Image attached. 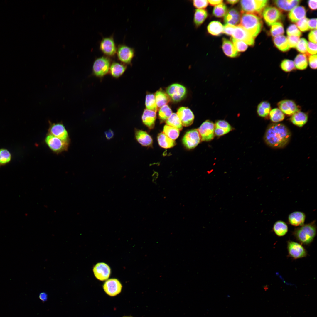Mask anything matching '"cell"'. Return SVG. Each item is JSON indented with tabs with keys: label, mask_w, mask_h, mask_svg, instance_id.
I'll return each instance as SVG.
<instances>
[{
	"label": "cell",
	"mask_w": 317,
	"mask_h": 317,
	"mask_svg": "<svg viewBox=\"0 0 317 317\" xmlns=\"http://www.w3.org/2000/svg\"><path fill=\"white\" fill-rule=\"evenodd\" d=\"M166 91L173 100L176 102L182 100L186 94L185 87L182 85L177 83L170 85L167 88Z\"/></svg>",
	"instance_id": "cell-12"
},
{
	"label": "cell",
	"mask_w": 317,
	"mask_h": 317,
	"mask_svg": "<svg viewBox=\"0 0 317 317\" xmlns=\"http://www.w3.org/2000/svg\"><path fill=\"white\" fill-rule=\"evenodd\" d=\"M316 233L315 221L296 228L293 234L300 242L305 245L310 244L313 240Z\"/></svg>",
	"instance_id": "cell-3"
},
{
	"label": "cell",
	"mask_w": 317,
	"mask_h": 317,
	"mask_svg": "<svg viewBox=\"0 0 317 317\" xmlns=\"http://www.w3.org/2000/svg\"><path fill=\"white\" fill-rule=\"evenodd\" d=\"M308 24L309 29H316L317 28V19L316 18L308 19Z\"/></svg>",
	"instance_id": "cell-57"
},
{
	"label": "cell",
	"mask_w": 317,
	"mask_h": 317,
	"mask_svg": "<svg viewBox=\"0 0 317 317\" xmlns=\"http://www.w3.org/2000/svg\"><path fill=\"white\" fill-rule=\"evenodd\" d=\"M269 114L271 120L274 122L281 121L284 119L285 117L284 114L278 108H275L271 110Z\"/></svg>",
	"instance_id": "cell-39"
},
{
	"label": "cell",
	"mask_w": 317,
	"mask_h": 317,
	"mask_svg": "<svg viewBox=\"0 0 317 317\" xmlns=\"http://www.w3.org/2000/svg\"><path fill=\"white\" fill-rule=\"evenodd\" d=\"M117 54L120 61L125 63H129L134 57V52L131 48L124 45H121L118 47Z\"/></svg>",
	"instance_id": "cell-17"
},
{
	"label": "cell",
	"mask_w": 317,
	"mask_h": 317,
	"mask_svg": "<svg viewBox=\"0 0 317 317\" xmlns=\"http://www.w3.org/2000/svg\"><path fill=\"white\" fill-rule=\"evenodd\" d=\"M273 230L276 235L279 236H282L287 233L288 231V227L284 222L278 220L274 224Z\"/></svg>",
	"instance_id": "cell-34"
},
{
	"label": "cell",
	"mask_w": 317,
	"mask_h": 317,
	"mask_svg": "<svg viewBox=\"0 0 317 317\" xmlns=\"http://www.w3.org/2000/svg\"><path fill=\"white\" fill-rule=\"evenodd\" d=\"M39 298L43 301H45L47 298V294L44 292L40 293L39 295Z\"/></svg>",
	"instance_id": "cell-61"
},
{
	"label": "cell",
	"mask_w": 317,
	"mask_h": 317,
	"mask_svg": "<svg viewBox=\"0 0 317 317\" xmlns=\"http://www.w3.org/2000/svg\"><path fill=\"white\" fill-rule=\"evenodd\" d=\"M305 219L306 215L303 212L295 211L289 215L288 221L292 225L300 227L304 224Z\"/></svg>",
	"instance_id": "cell-21"
},
{
	"label": "cell",
	"mask_w": 317,
	"mask_h": 317,
	"mask_svg": "<svg viewBox=\"0 0 317 317\" xmlns=\"http://www.w3.org/2000/svg\"><path fill=\"white\" fill-rule=\"evenodd\" d=\"M93 271L96 278L101 281L108 279L110 273L109 267L104 263L97 264L94 267Z\"/></svg>",
	"instance_id": "cell-19"
},
{
	"label": "cell",
	"mask_w": 317,
	"mask_h": 317,
	"mask_svg": "<svg viewBox=\"0 0 317 317\" xmlns=\"http://www.w3.org/2000/svg\"><path fill=\"white\" fill-rule=\"evenodd\" d=\"M172 114V110L167 105L161 107L158 112L159 117L163 121H166Z\"/></svg>",
	"instance_id": "cell-44"
},
{
	"label": "cell",
	"mask_w": 317,
	"mask_h": 317,
	"mask_svg": "<svg viewBox=\"0 0 317 317\" xmlns=\"http://www.w3.org/2000/svg\"><path fill=\"white\" fill-rule=\"evenodd\" d=\"M163 132L168 137L173 140L178 138L180 134L179 130L178 129L167 125L164 126Z\"/></svg>",
	"instance_id": "cell-41"
},
{
	"label": "cell",
	"mask_w": 317,
	"mask_h": 317,
	"mask_svg": "<svg viewBox=\"0 0 317 317\" xmlns=\"http://www.w3.org/2000/svg\"><path fill=\"white\" fill-rule=\"evenodd\" d=\"M308 61L309 66L312 69L317 68V55H313L309 56Z\"/></svg>",
	"instance_id": "cell-55"
},
{
	"label": "cell",
	"mask_w": 317,
	"mask_h": 317,
	"mask_svg": "<svg viewBox=\"0 0 317 317\" xmlns=\"http://www.w3.org/2000/svg\"><path fill=\"white\" fill-rule=\"evenodd\" d=\"M268 3L267 0H241L240 2L242 12L254 14L259 16Z\"/></svg>",
	"instance_id": "cell-4"
},
{
	"label": "cell",
	"mask_w": 317,
	"mask_h": 317,
	"mask_svg": "<svg viewBox=\"0 0 317 317\" xmlns=\"http://www.w3.org/2000/svg\"><path fill=\"white\" fill-rule=\"evenodd\" d=\"M308 42L304 38L299 39L296 48L299 52L301 53H306L309 56V54L307 52V46Z\"/></svg>",
	"instance_id": "cell-47"
},
{
	"label": "cell",
	"mask_w": 317,
	"mask_h": 317,
	"mask_svg": "<svg viewBox=\"0 0 317 317\" xmlns=\"http://www.w3.org/2000/svg\"><path fill=\"white\" fill-rule=\"evenodd\" d=\"M308 119V117L306 113L299 111L292 115L290 120L294 124L301 127L307 122Z\"/></svg>",
	"instance_id": "cell-28"
},
{
	"label": "cell",
	"mask_w": 317,
	"mask_h": 317,
	"mask_svg": "<svg viewBox=\"0 0 317 317\" xmlns=\"http://www.w3.org/2000/svg\"><path fill=\"white\" fill-rule=\"evenodd\" d=\"M307 50L308 53L311 55L316 54L317 44L310 42L308 43Z\"/></svg>",
	"instance_id": "cell-54"
},
{
	"label": "cell",
	"mask_w": 317,
	"mask_h": 317,
	"mask_svg": "<svg viewBox=\"0 0 317 317\" xmlns=\"http://www.w3.org/2000/svg\"><path fill=\"white\" fill-rule=\"evenodd\" d=\"M48 133L65 141L70 142L68 133L62 122L53 123L49 121Z\"/></svg>",
	"instance_id": "cell-6"
},
{
	"label": "cell",
	"mask_w": 317,
	"mask_h": 317,
	"mask_svg": "<svg viewBox=\"0 0 317 317\" xmlns=\"http://www.w3.org/2000/svg\"><path fill=\"white\" fill-rule=\"evenodd\" d=\"M123 317H133L131 316H123Z\"/></svg>",
	"instance_id": "cell-63"
},
{
	"label": "cell",
	"mask_w": 317,
	"mask_h": 317,
	"mask_svg": "<svg viewBox=\"0 0 317 317\" xmlns=\"http://www.w3.org/2000/svg\"><path fill=\"white\" fill-rule=\"evenodd\" d=\"M214 129L213 122L209 120L204 121L198 129L201 140L208 141L213 139L215 135Z\"/></svg>",
	"instance_id": "cell-7"
},
{
	"label": "cell",
	"mask_w": 317,
	"mask_h": 317,
	"mask_svg": "<svg viewBox=\"0 0 317 317\" xmlns=\"http://www.w3.org/2000/svg\"><path fill=\"white\" fill-rule=\"evenodd\" d=\"M157 139L159 145L163 148H172L176 144L174 140L168 137L163 132H161L158 134Z\"/></svg>",
	"instance_id": "cell-30"
},
{
	"label": "cell",
	"mask_w": 317,
	"mask_h": 317,
	"mask_svg": "<svg viewBox=\"0 0 317 317\" xmlns=\"http://www.w3.org/2000/svg\"><path fill=\"white\" fill-rule=\"evenodd\" d=\"M306 13V10L303 6H297L291 10L289 13L288 16L292 22H297L305 17Z\"/></svg>",
	"instance_id": "cell-24"
},
{
	"label": "cell",
	"mask_w": 317,
	"mask_h": 317,
	"mask_svg": "<svg viewBox=\"0 0 317 317\" xmlns=\"http://www.w3.org/2000/svg\"><path fill=\"white\" fill-rule=\"evenodd\" d=\"M222 0H208V3L212 6H217L222 3Z\"/></svg>",
	"instance_id": "cell-60"
},
{
	"label": "cell",
	"mask_w": 317,
	"mask_h": 317,
	"mask_svg": "<svg viewBox=\"0 0 317 317\" xmlns=\"http://www.w3.org/2000/svg\"><path fill=\"white\" fill-rule=\"evenodd\" d=\"M122 286L120 282L117 279H112L106 281L103 286L104 290L106 293L111 296H115L121 291Z\"/></svg>",
	"instance_id": "cell-14"
},
{
	"label": "cell",
	"mask_w": 317,
	"mask_h": 317,
	"mask_svg": "<svg viewBox=\"0 0 317 317\" xmlns=\"http://www.w3.org/2000/svg\"><path fill=\"white\" fill-rule=\"evenodd\" d=\"M227 12V8L223 3L215 6L213 9V14L215 16L220 18L224 16Z\"/></svg>",
	"instance_id": "cell-43"
},
{
	"label": "cell",
	"mask_w": 317,
	"mask_h": 317,
	"mask_svg": "<svg viewBox=\"0 0 317 317\" xmlns=\"http://www.w3.org/2000/svg\"><path fill=\"white\" fill-rule=\"evenodd\" d=\"M231 41L237 52H244L247 49L248 46L245 43L232 37Z\"/></svg>",
	"instance_id": "cell-48"
},
{
	"label": "cell",
	"mask_w": 317,
	"mask_h": 317,
	"mask_svg": "<svg viewBox=\"0 0 317 317\" xmlns=\"http://www.w3.org/2000/svg\"><path fill=\"white\" fill-rule=\"evenodd\" d=\"M106 138L108 140H110L114 136V133L112 130L111 129H109L104 132Z\"/></svg>",
	"instance_id": "cell-59"
},
{
	"label": "cell",
	"mask_w": 317,
	"mask_h": 317,
	"mask_svg": "<svg viewBox=\"0 0 317 317\" xmlns=\"http://www.w3.org/2000/svg\"><path fill=\"white\" fill-rule=\"evenodd\" d=\"M156 118V112L146 109L144 110L142 116L143 124L150 129L154 127Z\"/></svg>",
	"instance_id": "cell-25"
},
{
	"label": "cell",
	"mask_w": 317,
	"mask_h": 317,
	"mask_svg": "<svg viewBox=\"0 0 317 317\" xmlns=\"http://www.w3.org/2000/svg\"><path fill=\"white\" fill-rule=\"evenodd\" d=\"M301 2L299 0H277L274 1L275 4L280 9L285 11L291 10L296 7Z\"/></svg>",
	"instance_id": "cell-26"
},
{
	"label": "cell",
	"mask_w": 317,
	"mask_h": 317,
	"mask_svg": "<svg viewBox=\"0 0 317 317\" xmlns=\"http://www.w3.org/2000/svg\"><path fill=\"white\" fill-rule=\"evenodd\" d=\"M273 42L275 46L281 51H287L290 48L287 38L284 36L281 35L274 37Z\"/></svg>",
	"instance_id": "cell-29"
},
{
	"label": "cell",
	"mask_w": 317,
	"mask_h": 317,
	"mask_svg": "<svg viewBox=\"0 0 317 317\" xmlns=\"http://www.w3.org/2000/svg\"><path fill=\"white\" fill-rule=\"evenodd\" d=\"M235 26L226 24L223 26V33L228 35L232 36L235 28Z\"/></svg>",
	"instance_id": "cell-53"
},
{
	"label": "cell",
	"mask_w": 317,
	"mask_h": 317,
	"mask_svg": "<svg viewBox=\"0 0 317 317\" xmlns=\"http://www.w3.org/2000/svg\"><path fill=\"white\" fill-rule=\"evenodd\" d=\"M45 142L53 152L58 154L68 150L70 142L63 141L48 133L45 139Z\"/></svg>",
	"instance_id": "cell-5"
},
{
	"label": "cell",
	"mask_w": 317,
	"mask_h": 317,
	"mask_svg": "<svg viewBox=\"0 0 317 317\" xmlns=\"http://www.w3.org/2000/svg\"><path fill=\"white\" fill-rule=\"evenodd\" d=\"M287 249L289 256L297 259L305 257L307 252L304 247L300 244L289 241L287 243Z\"/></svg>",
	"instance_id": "cell-13"
},
{
	"label": "cell",
	"mask_w": 317,
	"mask_h": 317,
	"mask_svg": "<svg viewBox=\"0 0 317 317\" xmlns=\"http://www.w3.org/2000/svg\"><path fill=\"white\" fill-rule=\"evenodd\" d=\"M215 134L217 136H221L231 131L232 128L230 124L225 120H218L214 124Z\"/></svg>",
	"instance_id": "cell-22"
},
{
	"label": "cell",
	"mask_w": 317,
	"mask_h": 317,
	"mask_svg": "<svg viewBox=\"0 0 317 317\" xmlns=\"http://www.w3.org/2000/svg\"><path fill=\"white\" fill-rule=\"evenodd\" d=\"M240 25L254 38L260 32L263 23L260 16L252 13L241 12Z\"/></svg>",
	"instance_id": "cell-2"
},
{
	"label": "cell",
	"mask_w": 317,
	"mask_h": 317,
	"mask_svg": "<svg viewBox=\"0 0 317 317\" xmlns=\"http://www.w3.org/2000/svg\"><path fill=\"white\" fill-rule=\"evenodd\" d=\"M167 125L174 127L179 130L183 129V125L177 114L173 113L166 121Z\"/></svg>",
	"instance_id": "cell-38"
},
{
	"label": "cell",
	"mask_w": 317,
	"mask_h": 317,
	"mask_svg": "<svg viewBox=\"0 0 317 317\" xmlns=\"http://www.w3.org/2000/svg\"><path fill=\"white\" fill-rule=\"evenodd\" d=\"M271 110L270 103L267 101L261 102L258 105L257 109V113L259 116L264 117L269 115Z\"/></svg>",
	"instance_id": "cell-36"
},
{
	"label": "cell",
	"mask_w": 317,
	"mask_h": 317,
	"mask_svg": "<svg viewBox=\"0 0 317 317\" xmlns=\"http://www.w3.org/2000/svg\"><path fill=\"white\" fill-rule=\"evenodd\" d=\"M224 16L225 23L235 26L240 21L241 13L237 9L232 8L227 11Z\"/></svg>",
	"instance_id": "cell-23"
},
{
	"label": "cell",
	"mask_w": 317,
	"mask_h": 317,
	"mask_svg": "<svg viewBox=\"0 0 317 317\" xmlns=\"http://www.w3.org/2000/svg\"><path fill=\"white\" fill-rule=\"evenodd\" d=\"M280 67L281 69L286 72H291L295 68L294 62L292 60L286 59L282 61Z\"/></svg>",
	"instance_id": "cell-45"
},
{
	"label": "cell",
	"mask_w": 317,
	"mask_h": 317,
	"mask_svg": "<svg viewBox=\"0 0 317 317\" xmlns=\"http://www.w3.org/2000/svg\"><path fill=\"white\" fill-rule=\"evenodd\" d=\"M317 2L316 0H310L308 1V6L309 8L312 10H315L317 9Z\"/></svg>",
	"instance_id": "cell-58"
},
{
	"label": "cell",
	"mask_w": 317,
	"mask_h": 317,
	"mask_svg": "<svg viewBox=\"0 0 317 317\" xmlns=\"http://www.w3.org/2000/svg\"><path fill=\"white\" fill-rule=\"evenodd\" d=\"M11 158L10 152L6 149H0V164H4L9 162Z\"/></svg>",
	"instance_id": "cell-46"
},
{
	"label": "cell",
	"mask_w": 317,
	"mask_h": 317,
	"mask_svg": "<svg viewBox=\"0 0 317 317\" xmlns=\"http://www.w3.org/2000/svg\"><path fill=\"white\" fill-rule=\"evenodd\" d=\"M110 66V61L107 57L104 56L97 59L93 65L94 74L98 77H102L108 72Z\"/></svg>",
	"instance_id": "cell-9"
},
{
	"label": "cell",
	"mask_w": 317,
	"mask_h": 317,
	"mask_svg": "<svg viewBox=\"0 0 317 317\" xmlns=\"http://www.w3.org/2000/svg\"><path fill=\"white\" fill-rule=\"evenodd\" d=\"M201 140L198 129H194L187 132L182 139L184 145L187 149H192L195 147Z\"/></svg>",
	"instance_id": "cell-10"
},
{
	"label": "cell",
	"mask_w": 317,
	"mask_h": 317,
	"mask_svg": "<svg viewBox=\"0 0 317 317\" xmlns=\"http://www.w3.org/2000/svg\"><path fill=\"white\" fill-rule=\"evenodd\" d=\"M110 68L112 75L114 77L117 78L124 73L126 67L119 63L114 62L111 65Z\"/></svg>",
	"instance_id": "cell-37"
},
{
	"label": "cell",
	"mask_w": 317,
	"mask_h": 317,
	"mask_svg": "<svg viewBox=\"0 0 317 317\" xmlns=\"http://www.w3.org/2000/svg\"><path fill=\"white\" fill-rule=\"evenodd\" d=\"M287 38L290 48H296L299 40V37L295 36H288Z\"/></svg>",
	"instance_id": "cell-52"
},
{
	"label": "cell",
	"mask_w": 317,
	"mask_h": 317,
	"mask_svg": "<svg viewBox=\"0 0 317 317\" xmlns=\"http://www.w3.org/2000/svg\"><path fill=\"white\" fill-rule=\"evenodd\" d=\"M222 41V48L226 55L232 58L239 55V53L231 42L225 38H223Z\"/></svg>",
	"instance_id": "cell-27"
},
{
	"label": "cell",
	"mask_w": 317,
	"mask_h": 317,
	"mask_svg": "<svg viewBox=\"0 0 317 317\" xmlns=\"http://www.w3.org/2000/svg\"><path fill=\"white\" fill-rule=\"evenodd\" d=\"M207 11L204 9H197L195 10L194 15L193 22L195 26L198 27L204 21L208 16Z\"/></svg>",
	"instance_id": "cell-31"
},
{
	"label": "cell",
	"mask_w": 317,
	"mask_h": 317,
	"mask_svg": "<svg viewBox=\"0 0 317 317\" xmlns=\"http://www.w3.org/2000/svg\"><path fill=\"white\" fill-rule=\"evenodd\" d=\"M309 40L311 42L316 43L317 42V31L316 29L312 30L310 31L308 36Z\"/></svg>",
	"instance_id": "cell-56"
},
{
	"label": "cell",
	"mask_w": 317,
	"mask_h": 317,
	"mask_svg": "<svg viewBox=\"0 0 317 317\" xmlns=\"http://www.w3.org/2000/svg\"><path fill=\"white\" fill-rule=\"evenodd\" d=\"M270 33L274 37L281 35L284 33V29L282 24L280 22H276L271 25Z\"/></svg>",
	"instance_id": "cell-42"
},
{
	"label": "cell",
	"mask_w": 317,
	"mask_h": 317,
	"mask_svg": "<svg viewBox=\"0 0 317 317\" xmlns=\"http://www.w3.org/2000/svg\"><path fill=\"white\" fill-rule=\"evenodd\" d=\"M223 26L220 22L213 21L210 22L207 27L208 33L213 36H219L223 32Z\"/></svg>",
	"instance_id": "cell-32"
},
{
	"label": "cell",
	"mask_w": 317,
	"mask_h": 317,
	"mask_svg": "<svg viewBox=\"0 0 317 317\" xmlns=\"http://www.w3.org/2000/svg\"><path fill=\"white\" fill-rule=\"evenodd\" d=\"M208 0H194L193 1V6L195 8L199 9H204L207 7L208 4Z\"/></svg>",
	"instance_id": "cell-51"
},
{
	"label": "cell",
	"mask_w": 317,
	"mask_h": 317,
	"mask_svg": "<svg viewBox=\"0 0 317 317\" xmlns=\"http://www.w3.org/2000/svg\"><path fill=\"white\" fill-rule=\"evenodd\" d=\"M135 137L136 141L144 146H150L153 140L150 135L146 131L137 129H134Z\"/></svg>",
	"instance_id": "cell-20"
},
{
	"label": "cell",
	"mask_w": 317,
	"mask_h": 317,
	"mask_svg": "<svg viewBox=\"0 0 317 317\" xmlns=\"http://www.w3.org/2000/svg\"><path fill=\"white\" fill-rule=\"evenodd\" d=\"M288 36H295L299 37L302 34L301 32L298 29L296 25L292 24L290 25L286 30Z\"/></svg>",
	"instance_id": "cell-49"
},
{
	"label": "cell",
	"mask_w": 317,
	"mask_h": 317,
	"mask_svg": "<svg viewBox=\"0 0 317 317\" xmlns=\"http://www.w3.org/2000/svg\"><path fill=\"white\" fill-rule=\"evenodd\" d=\"M308 19L306 17L302 18L296 22V26L302 32L308 30L309 29L308 24Z\"/></svg>",
	"instance_id": "cell-50"
},
{
	"label": "cell",
	"mask_w": 317,
	"mask_h": 317,
	"mask_svg": "<svg viewBox=\"0 0 317 317\" xmlns=\"http://www.w3.org/2000/svg\"><path fill=\"white\" fill-rule=\"evenodd\" d=\"M177 114L183 126L188 127L193 124L194 119V116L192 112L189 108L184 107H181L178 109Z\"/></svg>",
	"instance_id": "cell-15"
},
{
	"label": "cell",
	"mask_w": 317,
	"mask_h": 317,
	"mask_svg": "<svg viewBox=\"0 0 317 317\" xmlns=\"http://www.w3.org/2000/svg\"><path fill=\"white\" fill-rule=\"evenodd\" d=\"M282 13L280 10L273 6L265 8L262 11V15L266 23L271 26L281 19Z\"/></svg>",
	"instance_id": "cell-8"
},
{
	"label": "cell",
	"mask_w": 317,
	"mask_h": 317,
	"mask_svg": "<svg viewBox=\"0 0 317 317\" xmlns=\"http://www.w3.org/2000/svg\"><path fill=\"white\" fill-rule=\"evenodd\" d=\"M232 36V38L242 41L247 45L252 46L254 44V38L240 24L235 26Z\"/></svg>",
	"instance_id": "cell-11"
},
{
	"label": "cell",
	"mask_w": 317,
	"mask_h": 317,
	"mask_svg": "<svg viewBox=\"0 0 317 317\" xmlns=\"http://www.w3.org/2000/svg\"><path fill=\"white\" fill-rule=\"evenodd\" d=\"M291 137L288 129L281 124H273L267 129L264 139L269 146L276 148L284 146L288 143Z\"/></svg>",
	"instance_id": "cell-1"
},
{
	"label": "cell",
	"mask_w": 317,
	"mask_h": 317,
	"mask_svg": "<svg viewBox=\"0 0 317 317\" xmlns=\"http://www.w3.org/2000/svg\"><path fill=\"white\" fill-rule=\"evenodd\" d=\"M239 1L238 0H228L226 1V2L231 5H234Z\"/></svg>",
	"instance_id": "cell-62"
},
{
	"label": "cell",
	"mask_w": 317,
	"mask_h": 317,
	"mask_svg": "<svg viewBox=\"0 0 317 317\" xmlns=\"http://www.w3.org/2000/svg\"><path fill=\"white\" fill-rule=\"evenodd\" d=\"M145 105L146 109L156 112L157 107L155 96L152 94H147L146 97Z\"/></svg>",
	"instance_id": "cell-40"
},
{
	"label": "cell",
	"mask_w": 317,
	"mask_h": 317,
	"mask_svg": "<svg viewBox=\"0 0 317 317\" xmlns=\"http://www.w3.org/2000/svg\"><path fill=\"white\" fill-rule=\"evenodd\" d=\"M307 56H308L306 54H300L296 56L294 62L296 69L303 70L307 68L308 65Z\"/></svg>",
	"instance_id": "cell-33"
},
{
	"label": "cell",
	"mask_w": 317,
	"mask_h": 317,
	"mask_svg": "<svg viewBox=\"0 0 317 317\" xmlns=\"http://www.w3.org/2000/svg\"><path fill=\"white\" fill-rule=\"evenodd\" d=\"M279 109L284 114L292 115L299 111V107L293 101L290 100H284L279 102L277 104Z\"/></svg>",
	"instance_id": "cell-16"
},
{
	"label": "cell",
	"mask_w": 317,
	"mask_h": 317,
	"mask_svg": "<svg viewBox=\"0 0 317 317\" xmlns=\"http://www.w3.org/2000/svg\"><path fill=\"white\" fill-rule=\"evenodd\" d=\"M155 97L156 105L159 107L166 105L169 101L168 95L161 90H158L155 93Z\"/></svg>",
	"instance_id": "cell-35"
},
{
	"label": "cell",
	"mask_w": 317,
	"mask_h": 317,
	"mask_svg": "<svg viewBox=\"0 0 317 317\" xmlns=\"http://www.w3.org/2000/svg\"><path fill=\"white\" fill-rule=\"evenodd\" d=\"M100 48L104 54L109 56H112L116 52L115 44L112 37L103 38L100 44Z\"/></svg>",
	"instance_id": "cell-18"
}]
</instances>
